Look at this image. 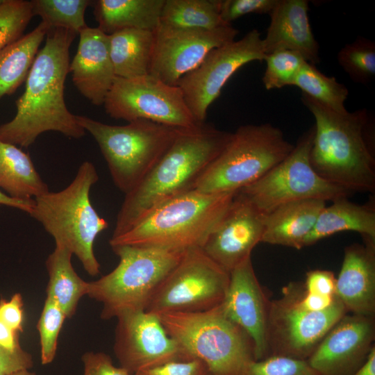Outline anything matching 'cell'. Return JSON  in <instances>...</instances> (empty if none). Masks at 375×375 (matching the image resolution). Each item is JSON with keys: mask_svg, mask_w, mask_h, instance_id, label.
Instances as JSON below:
<instances>
[{"mask_svg": "<svg viewBox=\"0 0 375 375\" xmlns=\"http://www.w3.org/2000/svg\"><path fill=\"white\" fill-rule=\"evenodd\" d=\"M77 35L64 28L49 30L28 74L24 92L15 101V117L0 126V140L27 148L47 131L76 139L85 135L65 101L69 49Z\"/></svg>", "mask_w": 375, "mask_h": 375, "instance_id": "obj_1", "label": "cell"}, {"mask_svg": "<svg viewBox=\"0 0 375 375\" xmlns=\"http://www.w3.org/2000/svg\"><path fill=\"white\" fill-rule=\"evenodd\" d=\"M315 118L310 151L314 170L326 181L353 192L375 189L374 130L366 108L338 112L301 92Z\"/></svg>", "mask_w": 375, "mask_h": 375, "instance_id": "obj_2", "label": "cell"}, {"mask_svg": "<svg viewBox=\"0 0 375 375\" xmlns=\"http://www.w3.org/2000/svg\"><path fill=\"white\" fill-rule=\"evenodd\" d=\"M231 133L206 123L183 129L148 174L125 194L111 238L125 233L161 202L194 190Z\"/></svg>", "mask_w": 375, "mask_h": 375, "instance_id": "obj_3", "label": "cell"}, {"mask_svg": "<svg viewBox=\"0 0 375 375\" xmlns=\"http://www.w3.org/2000/svg\"><path fill=\"white\" fill-rule=\"evenodd\" d=\"M236 192L208 194L192 190L170 198L151 208L125 233L111 238L109 244L171 251L201 248Z\"/></svg>", "mask_w": 375, "mask_h": 375, "instance_id": "obj_4", "label": "cell"}, {"mask_svg": "<svg viewBox=\"0 0 375 375\" xmlns=\"http://www.w3.org/2000/svg\"><path fill=\"white\" fill-rule=\"evenodd\" d=\"M98 179L94 165L83 162L65 188L34 199L30 214L53 238L56 245L75 255L91 276L100 273V264L94 252L95 239L108 227L90 199V190Z\"/></svg>", "mask_w": 375, "mask_h": 375, "instance_id": "obj_5", "label": "cell"}, {"mask_svg": "<svg viewBox=\"0 0 375 375\" xmlns=\"http://www.w3.org/2000/svg\"><path fill=\"white\" fill-rule=\"evenodd\" d=\"M158 316L185 358L201 360L213 375H244L255 360L250 338L219 306L202 312Z\"/></svg>", "mask_w": 375, "mask_h": 375, "instance_id": "obj_6", "label": "cell"}, {"mask_svg": "<svg viewBox=\"0 0 375 375\" xmlns=\"http://www.w3.org/2000/svg\"><path fill=\"white\" fill-rule=\"evenodd\" d=\"M104 157L112 181L125 194L135 188L185 129L137 119L123 126L110 125L76 115Z\"/></svg>", "mask_w": 375, "mask_h": 375, "instance_id": "obj_7", "label": "cell"}, {"mask_svg": "<svg viewBox=\"0 0 375 375\" xmlns=\"http://www.w3.org/2000/svg\"><path fill=\"white\" fill-rule=\"evenodd\" d=\"M111 248L119 263L108 274L88 282L87 294L102 304L103 319L146 310L156 289L183 253L129 245Z\"/></svg>", "mask_w": 375, "mask_h": 375, "instance_id": "obj_8", "label": "cell"}, {"mask_svg": "<svg viewBox=\"0 0 375 375\" xmlns=\"http://www.w3.org/2000/svg\"><path fill=\"white\" fill-rule=\"evenodd\" d=\"M294 145L269 123L242 125L196 183L208 194L238 192L282 161Z\"/></svg>", "mask_w": 375, "mask_h": 375, "instance_id": "obj_9", "label": "cell"}, {"mask_svg": "<svg viewBox=\"0 0 375 375\" xmlns=\"http://www.w3.org/2000/svg\"><path fill=\"white\" fill-rule=\"evenodd\" d=\"M314 135L313 125L299 137L287 157L258 181L238 192L265 215L292 201L319 199L333 202L348 197L352 193L326 181L311 166L310 151Z\"/></svg>", "mask_w": 375, "mask_h": 375, "instance_id": "obj_10", "label": "cell"}, {"mask_svg": "<svg viewBox=\"0 0 375 375\" xmlns=\"http://www.w3.org/2000/svg\"><path fill=\"white\" fill-rule=\"evenodd\" d=\"M229 279L230 273L201 247L188 249L159 285L146 311L159 315L212 309L223 301Z\"/></svg>", "mask_w": 375, "mask_h": 375, "instance_id": "obj_11", "label": "cell"}, {"mask_svg": "<svg viewBox=\"0 0 375 375\" xmlns=\"http://www.w3.org/2000/svg\"><path fill=\"white\" fill-rule=\"evenodd\" d=\"M297 282L283 289L281 298L271 301L267 342L269 356L281 355L307 360L331 328L347 313L337 298L327 308L310 311L297 298Z\"/></svg>", "mask_w": 375, "mask_h": 375, "instance_id": "obj_12", "label": "cell"}, {"mask_svg": "<svg viewBox=\"0 0 375 375\" xmlns=\"http://www.w3.org/2000/svg\"><path fill=\"white\" fill-rule=\"evenodd\" d=\"M103 105L110 117L128 122L144 119L182 128L199 125L180 88L149 74L132 78L115 76Z\"/></svg>", "mask_w": 375, "mask_h": 375, "instance_id": "obj_13", "label": "cell"}, {"mask_svg": "<svg viewBox=\"0 0 375 375\" xmlns=\"http://www.w3.org/2000/svg\"><path fill=\"white\" fill-rule=\"evenodd\" d=\"M265 56L263 38L254 28L241 39L211 50L197 68L183 76L177 86L196 122L205 123L209 106L236 71Z\"/></svg>", "mask_w": 375, "mask_h": 375, "instance_id": "obj_14", "label": "cell"}, {"mask_svg": "<svg viewBox=\"0 0 375 375\" xmlns=\"http://www.w3.org/2000/svg\"><path fill=\"white\" fill-rule=\"evenodd\" d=\"M153 33L149 75L177 86L178 81L197 68L211 50L235 40L239 31L232 24L213 30L159 24Z\"/></svg>", "mask_w": 375, "mask_h": 375, "instance_id": "obj_15", "label": "cell"}, {"mask_svg": "<svg viewBox=\"0 0 375 375\" xmlns=\"http://www.w3.org/2000/svg\"><path fill=\"white\" fill-rule=\"evenodd\" d=\"M116 319L114 353L120 367L129 373L187 360L158 315L140 310L122 313Z\"/></svg>", "mask_w": 375, "mask_h": 375, "instance_id": "obj_16", "label": "cell"}, {"mask_svg": "<svg viewBox=\"0 0 375 375\" xmlns=\"http://www.w3.org/2000/svg\"><path fill=\"white\" fill-rule=\"evenodd\" d=\"M374 317L345 315L307 359L320 375H353L375 347Z\"/></svg>", "mask_w": 375, "mask_h": 375, "instance_id": "obj_17", "label": "cell"}, {"mask_svg": "<svg viewBox=\"0 0 375 375\" xmlns=\"http://www.w3.org/2000/svg\"><path fill=\"white\" fill-rule=\"evenodd\" d=\"M265 215L238 192L201 249L214 262L231 272L261 242Z\"/></svg>", "mask_w": 375, "mask_h": 375, "instance_id": "obj_18", "label": "cell"}, {"mask_svg": "<svg viewBox=\"0 0 375 375\" xmlns=\"http://www.w3.org/2000/svg\"><path fill=\"white\" fill-rule=\"evenodd\" d=\"M270 303L249 257L230 272L228 288L219 306L250 338L255 360L269 356L267 326Z\"/></svg>", "mask_w": 375, "mask_h": 375, "instance_id": "obj_19", "label": "cell"}, {"mask_svg": "<svg viewBox=\"0 0 375 375\" xmlns=\"http://www.w3.org/2000/svg\"><path fill=\"white\" fill-rule=\"evenodd\" d=\"M78 35L77 51L69 73L78 91L92 104L101 106L115 78L108 35L97 27L89 26Z\"/></svg>", "mask_w": 375, "mask_h": 375, "instance_id": "obj_20", "label": "cell"}, {"mask_svg": "<svg viewBox=\"0 0 375 375\" xmlns=\"http://www.w3.org/2000/svg\"><path fill=\"white\" fill-rule=\"evenodd\" d=\"M362 239L345 248L335 294L347 312L374 317L375 240Z\"/></svg>", "mask_w": 375, "mask_h": 375, "instance_id": "obj_21", "label": "cell"}, {"mask_svg": "<svg viewBox=\"0 0 375 375\" xmlns=\"http://www.w3.org/2000/svg\"><path fill=\"white\" fill-rule=\"evenodd\" d=\"M308 9L307 0L277 1L269 14L270 23L263 38L266 54L290 50L312 65L320 62L319 46L312 31Z\"/></svg>", "mask_w": 375, "mask_h": 375, "instance_id": "obj_22", "label": "cell"}, {"mask_svg": "<svg viewBox=\"0 0 375 375\" xmlns=\"http://www.w3.org/2000/svg\"><path fill=\"white\" fill-rule=\"evenodd\" d=\"M326 206L319 199H306L279 206L265 215L261 242L301 249L317 217Z\"/></svg>", "mask_w": 375, "mask_h": 375, "instance_id": "obj_23", "label": "cell"}, {"mask_svg": "<svg viewBox=\"0 0 375 375\" xmlns=\"http://www.w3.org/2000/svg\"><path fill=\"white\" fill-rule=\"evenodd\" d=\"M165 0L92 1L98 28L109 35L125 29L154 31Z\"/></svg>", "mask_w": 375, "mask_h": 375, "instance_id": "obj_24", "label": "cell"}, {"mask_svg": "<svg viewBox=\"0 0 375 375\" xmlns=\"http://www.w3.org/2000/svg\"><path fill=\"white\" fill-rule=\"evenodd\" d=\"M347 198L338 199L322 209L304 247L342 231L357 232L362 238L375 240L374 203L357 204Z\"/></svg>", "mask_w": 375, "mask_h": 375, "instance_id": "obj_25", "label": "cell"}, {"mask_svg": "<svg viewBox=\"0 0 375 375\" xmlns=\"http://www.w3.org/2000/svg\"><path fill=\"white\" fill-rule=\"evenodd\" d=\"M0 188L9 197L24 201L49 192L29 155L16 145L0 140Z\"/></svg>", "mask_w": 375, "mask_h": 375, "instance_id": "obj_26", "label": "cell"}, {"mask_svg": "<svg viewBox=\"0 0 375 375\" xmlns=\"http://www.w3.org/2000/svg\"><path fill=\"white\" fill-rule=\"evenodd\" d=\"M110 56L115 76L132 78L149 74L154 33L125 29L108 35Z\"/></svg>", "mask_w": 375, "mask_h": 375, "instance_id": "obj_27", "label": "cell"}, {"mask_svg": "<svg viewBox=\"0 0 375 375\" xmlns=\"http://www.w3.org/2000/svg\"><path fill=\"white\" fill-rule=\"evenodd\" d=\"M72 257L69 250L56 245L45 262L49 275L46 298L55 301L67 318L75 314L78 301L88 291V282L77 274L72 266Z\"/></svg>", "mask_w": 375, "mask_h": 375, "instance_id": "obj_28", "label": "cell"}, {"mask_svg": "<svg viewBox=\"0 0 375 375\" xmlns=\"http://www.w3.org/2000/svg\"><path fill=\"white\" fill-rule=\"evenodd\" d=\"M49 29L41 21L33 31L0 50V100L13 94L26 81Z\"/></svg>", "mask_w": 375, "mask_h": 375, "instance_id": "obj_29", "label": "cell"}, {"mask_svg": "<svg viewBox=\"0 0 375 375\" xmlns=\"http://www.w3.org/2000/svg\"><path fill=\"white\" fill-rule=\"evenodd\" d=\"M222 0H165L160 25L186 29L213 30L224 26Z\"/></svg>", "mask_w": 375, "mask_h": 375, "instance_id": "obj_30", "label": "cell"}, {"mask_svg": "<svg viewBox=\"0 0 375 375\" xmlns=\"http://www.w3.org/2000/svg\"><path fill=\"white\" fill-rule=\"evenodd\" d=\"M292 85L328 108L346 112L345 101L349 90L335 77L321 72L315 65L305 61L297 74Z\"/></svg>", "mask_w": 375, "mask_h": 375, "instance_id": "obj_31", "label": "cell"}, {"mask_svg": "<svg viewBox=\"0 0 375 375\" xmlns=\"http://www.w3.org/2000/svg\"><path fill=\"white\" fill-rule=\"evenodd\" d=\"M33 15L39 16L48 27L76 33L87 27L85 12L90 0H32Z\"/></svg>", "mask_w": 375, "mask_h": 375, "instance_id": "obj_32", "label": "cell"}, {"mask_svg": "<svg viewBox=\"0 0 375 375\" xmlns=\"http://www.w3.org/2000/svg\"><path fill=\"white\" fill-rule=\"evenodd\" d=\"M337 60L352 81L367 85L375 76V42L358 36L339 51Z\"/></svg>", "mask_w": 375, "mask_h": 375, "instance_id": "obj_33", "label": "cell"}, {"mask_svg": "<svg viewBox=\"0 0 375 375\" xmlns=\"http://www.w3.org/2000/svg\"><path fill=\"white\" fill-rule=\"evenodd\" d=\"M264 60L266 68L262 81L267 90L292 85L306 61L300 53L290 50H278L266 54Z\"/></svg>", "mask_w": 375, "mask_h": 375, "instance_id": "obj_34", "label": "cell"}, {"mask_svg": "<svg viewBox=\"0 0 375 375\" xmlns=\"http://www.w3.org/2000/svg\"><path fill=\"white\" fill-rule=\"evenodd\" d=\"M33 16L31 1L3 0L0 5V50L24 35Z\"/></svg>", "mask_w": 375, "mask_h": 375, "instance_id": "obj_35", "label": "cell"}, {"mask_svg": "<svg viewBox=\"0 0 375 375\" xmlns=\"http://www.w3.org/2000/svg\"><path fill=\"white\" fill-rule=\"evenodd\" d=\"M66 318L60 307L53 300L46 298L37 324L42 365H48L54 360L58 338Z\"/></svg>", "mask_w": 375, "mask_h": 375, "instance_id": "obj_36", "label": "cell"}, {"mask_svg": "<svg viewBox=\"0 0 375 375\" xmlns=\"http://www.w3.org/2000/svg\"><path fill=\"white\" fill-rule=\"evenodd\" d=\"M244 375H320L307 360L281 355H270L253 360Z\"/></svg>", "mask_w": 375, "mask_h": 375, "instance_id": "obj_37", "label": "cell"}, {"mask_svg": "<svg viewBox=\"0 0 375 375\" xmlns=\"http://www.w3.org/2000/svg\"><path fill=\"white\" fill-rule=\"evenodd\" d=\"M278 0H222L220 16L227 24L248 14H269Z\"/></svg>", "mask_w": 375, "mask_h": 375, "instance_id": "obj_38", "label": "cell"}, {"mask_svg": "<svg viewBox=\"0 0 375 375\" xmlns=\"http://www.w3.org/2000/svg\"><path fill=\"white\" fill-rule=\"evenodd\" d=\"M206 364L199 359L173 360L139 372L135 375H206Z\"/></svg>", "mask_w": 375, "mask_h": 375, "instance_id": "obj_39", "label": "cell"}, {"mask_svg": "<svg viewBox=\"0 0 375 375\" xmlns=\"http://www.w3.org/2000/svg\"><path fill=\"white\" fill-rule=\"evenodd\" d=\"M81 359L83 375H135L120 366H115L110 356L103 352H86Z\"/></svg>", "mask_w": 375, "mask_h": 375, "instance_id": "obj_40", "label": "cell"}, {"mask_svg": "<svg viewBox=\"0 0 375 375\" xmlns=\"http://www.w3.org/2000/svg\"><path fill=\"white\" fill-rule=\"evenodd\" d=\"M23 305L20 293L14 294L9 300L0 299V321L18 333L23 331Z\"/></svg>", "mask_w": 375, "mask_h": 375, "instance_id": "obj_41", "label": "cell"}, {"mask_svg": "<svg viewBox=\"0 0 375 375\" xmlns=\"http://www.w3.org/2000/svg\"><path fill=\"white\" fill-rule=\"evenodd\" d=\"M336 278L329 270L314 269L306 273L303 283L306 292L322 295H335Z\"/></svg>", "mask_w": 375, "mask_h": 375, "instance_id": "obj_42", "label": "cell"}, {"mask_svg": "<svg viewBox=\"0 0 375 375\" xmlns=\"http://www.w3.org/2000/svg\"><path fill=\"white\" fill-rule=\"evenodd\" d=\"M33 365L32 356L25 351L13 354L0 347V375H11L22 369H30Z\"/></svg>", "mask_w": 375, "mask_h": 375, "instance_id": "obj_43", "label": "cell"}, {"mask_svg": "<svg viewBox=\"0 0 375 375\" xmlns=\"http://www.w3.org/2000/svg\"><path fill=\"white\" fill-rule=\"evenodd\" d=\"M0 347L10 353L21 354L24 351L20 346L18 333L0 321Z\"/></svg>", "mask_w": 375, "mask_h": 375, "instance_id": "obj_44", "label": "cell"}, {"mask_svg": "<svg viewBox=\"0 0 375 375\" xmlns=\"http://www.w3.org/2000/svg\"><path fill=\"white\" fill-rule=\"evenodd\" d=\"M0 206L15 208L30 215L34 206V199L24 201L13 199L0 190Z\"/></svg>", "mask_w": 375, "mask_h": 375, "instance_id": "obj_45", "label": "cell"}, {"mask_svg": "<svg viewBox=\"0 0 375 375\" xmlns=\"http://www.w3.org/2000/svg\"><path fill=\"white\" fill-rule=\"evenodd\" d=\"M353 375H375V347L371 351L365 363Z\"/></svg>", "mask_w": 375, "mask_h": 375, "instance_id": "obj_46", "label": "cell"}, {"mask_svg": "<svg viewBox=\"0 0 375 375\" xmlns=\"http://www.w3.org/2000/svg\"><path fill=\"white\" fill-rule=\"evenodd\" d=\"M11 375H36L35 372H31L29 369H22L14 372Z\"/></svg>", "mask_w": 375, "mask_h": 375, "instance_id": "obj_47", "label": "cell"}, {"mask_svg": "<svg viewBox=\"0 0 375 375\" xmlns=\"http://www.w3.org/2000/svg\"><path fill=\"white\" fill-rule=\"evenodd\" d=\"M206 375H213L212 373L208 372L207 374Z\"/></svg>", "mask_w": 375, "mask_h": 375, "instance_id": "obj_48", "label": "cell"}, {"mask_svg": "<svg viewBox=\"0 0 375 375\" xmlns=\"http://www.w3.org/2000/svg\"><path fill=\"white\" fill-rule=\"evenodd\" d=\"M3 2V0H0V5Z\"/></svg>", "mask_w": 375, "mask_h": 375, "instance_id": "obj_49", "label": "cell"}]
</instances>
